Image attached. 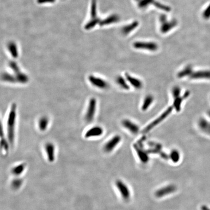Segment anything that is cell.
<instances>
[{
    "label": "cell",
    "mask_w": 210,
    "mask_h": 210,
    "mask_svg": "<svg viewBox=\"0 0 210 210\" xmlns=\"http://www.w3.org/2000/svg\"><path fill=\"white\" fill-rule=\"evenodd\" d=\"M16 103L11 105L6 121V132L5 135L9 141L10 146H13L15 143L16 136V124H17L18 108Z\"/></svg>",
    "instance_id": "cell-1"
},
{
    "label": "cell",
    "mask_w": 210,
    "mask_h": 210,
    "mask_svg": "<svg viewBox=\"0 0 210 210\" xmlns=\"http://www.w3.org/2000/svg\"><path fill=\"white\" fill-rule=\"evenodd\" d=\"M97 101L95 97L89 99L84 114V119L87 123L93 121L96 114Z\"/></svg>",
    "instance_id": "cell-2"
},
{
    "label": "cell",
    "mask_w": 210,
    "mask_h": 210,
    "mask_svg": "<svg viewBox=\"0 0 210 210\" xmlns=\"http://www.w3.org/2000/svg\"><path fill=\"white\" fill-rule=\"evenodd\" d=\"M87 79L92 86L101 90H106L109 87V84L106 80L94 74H89Z\"/></svg>",
    "instance_id": "cell-3"
},
{
    "label": "cell",
    "mask_w": 210,
    "mask_h": 210,
    "mask_svg": "<svg viewBox=\"0 0 210 210\" xmlns=\"http://www.w3.org/2000/svg\"><path fill=\"white\" fill-rule=\"evenodd\" d=\"M173 109L174 108L173 106L169 107L158 117L153 120V121L151 122L150 124H149L148 125H147L145 128V129L143 131V132L145 133H148L149 131H151L153 128L156 127L157 125H158L159 124L162 123L163 120H165L170 115V114H171Z\"/></svg>",
    "instance_id": "cell-4"
},
{
    "label": "cell",
    "mask_w": 210,
    "mask_h": 210,
    "mask_svg": "<svg viewBox=\"0 0 210 210\" xmlns=\"http://www.w3.org/2000/svg\"><path fill=\"white\" fill-rule=\"evenodd\" d=\"M160 21L161 22V31L163 33H166L177 24V22L176 19L172 21H167V17L165 14H162L160 17Z\"/></svg>",
    "instance_id": "cell-5"
},
{
    "label": "cell",
    "mask_w": 210,
    "mask_h": 210,
    "mask_svg": "<svg viewBox=\"0 0 210 210\" xmlns=\"http://www.w3.org/2000/svg\"><path fill=\"white\" fill-rule=\"evenodd\" d=\"M104 129L103 128L99 125H94L87 129L84 137L86 139L94 138L102 136L104 134Z\"/></svg>",
    "instance_id": "cell-6"
},
{
    "label": "cell",
    "mask_w": 210,
    "mask_h": 210,
    "mask_svg": "<svg viewBox=\"0 0 210 210\" xmlns=\"http://www.w3.org/2000/svg\"><path fill=\"white\" fill-rule=\"evenodd\" d=\"M121 140V137L119 135H116L112 137L103 145L104 151L108 153L111 152L119 145Z\"/></svg>",
    "instance_id": "cell-7"
},
{
    "label": "cell",
    "mask_w": 210,
    "mask_h": 210,
    "mask_svg": "<svg viewBox=\"0 0 210 210\" xmlns=\"http://www.w3.org/2000/svg\"><path fill=\"white\" fill-rule=\"evenodd\" d=\"M45 151L47 160L52 163L56 159V146L54 143L48 142L45 145Z\"/></svg>",
    "instance_id": "cell-8"
},
{
    "label": "cell",
    "mask_w": 210,
    "mask_h": 210,
    "mask_svg": "<svg viewBox=\"0 0 210 210\" xmlns=\"http://www.w3.org/2000/svg\"><path fill=\"white\" fill-rule=\"evenodd\" d=\"M115 185L123 199L125 200H129L131 197V194L128 186L121 180H117Z\"/></svg>",
    "instance_id": "cell-9"
},
{
    "label": "cell",
    "mask_w": 210,
    "mask_h": 210,
    "mask_svg": "<svg viewBox=\"0 0 210 210\" xmlns=\"http://www.w3.org/2000/svg\"><path fill=\"white\" fill-rule=\"evenodd\" d=\"M133 46L137 49L147 50L150 51H155L158 49V45L154 42H135Z\"/></svg>",
    "instance_id": "cell-10"
},
{
    "label": "cell",
    "mask_w": 210,
    "mask_h": 210,
    "mask_svg": "<svg viewBox=\"0 0 210 210\" xmlns=\"http://www.w3.org/2000/svg\"><path fill=\"white\" fill-rule=\"evenodd\" d=\"M177 190L176 186L173 184H170L168 186L163 187L158 189L155 192V196L157 197H162L168 194L173 193Z\"/></svg>",
    "instance_id": "cell-11"
},
{
    "label": "cell",
    "mask_w": 210,
    "mask_h": 210,
    "mask_svg": "<svg viewBox=\"0 0 210 210\" xmlns=\"http://www.w3.org/2000/svg\"><path fill=\"white\" fill-rule=\"evenodd\" d=\"M122 124L124 128L133 134H137L140 131L138 125L129 119H124L122 122Z\"/></svg>",
    "instance_id": "cell-12"
},
{
    "label": "cell",
    "mask_w": 210,
    "mask_h": 210,
    "mask_svg": "<svg viewBox=\"0 0 210 210\" xmlns=\"http://www.w3.org/2000/svg\"><path fill=\"white\" fill-rule=\"evenodd\" d=\"M125 77L129 85L134 89L140 90L143 87V83L139 78L133 76L128 73H125Z\"/></svg>",
    "instance_id": "cell-13"
},
{
    "label": "cell",
    "mask_w": 210,
    "mask_h": 210,
    "mask_svg": "<svg viewBox=\"0 0 210 210\" xmlns=\"http://www.w3.org/2000/svg\"><path fill=\"white\" fill-rule=\"evenodd\" d=\"M50 125L49 118L48 116H41L39 118L37 122V126L38 129L41 132H45L48 128Z\"/></svg>",
    "instance_id": "cell-14"
},
{
    "label": "cell",
    "mask_w": 210,
    "mask_h": 210,
    "mask_svg": "<svg viewBox=\"0 0 210 210\" xmlns=\"http://www.w3.org/2000/svg\"><path fill=\"white\" fill-rule=\"evenodd\" d=\"M134 148L137 151L138 156L141 162L144 163H146L149 160L148 155V151L142 149L141 145H140V146L137 145H135Z\"/></svg>",
    "instance_id": "cell-15"
},
{
    "label": "cell",
    "mask_w": 210,
    "mask_h": 210,
    "mask_svg": "<svg viewBox=\"0 0 210 210\" xmlns=\"http://www.w3.org/2000/svg\"><path fill=\"white\" fill-rule=\"evenodd\" d=\"M1 152L4 155L8 153L9 150V146L10 145L8 139L7 138L5 132H3V129L1 128Z\"/></svg>",
    "instance_id": "cell-16"
},
{
    "label": "cell",
    "mask_w": 210,
    "mask_h": 210,
    "mask_svg": "<svg viewBox=\"0 0 210 210\" xmlns=\"http://www.w3.org/2000/svg\"><path fill=\"white\" fill-rule=\"evenodd\" d=\"M189 95V93L188 91H186V93H184V95L183 96L177 97V98L174 99L173 104V107L174 108L176 111L177 112L180 111L181 110V105L183 103V101L184 99L188 97Z\"/></svg>",
    "instance_id": "cell-17"
},
{
    "label": "cell",
    "mask_w": 210,
    "mask_h": 210,
    "mask_svg": "<svg viewBox=\"0 0 210 210\" xmlns=\"http://www.w3.org/2000/svg\"><path fill=\"white\" fill-rule=\"evenodd\" d=\"M26 164L24 163H19L13 167L11 170L12 175L16 177H19L23 174L26 168Z\"/></svg>",
    "instance_id": "cell-18"
},
{
    "label": "cell",
    "mask_w": 210,
    "mask_h": 210,
    "mask_svg": "<svg viewBox=\"0 0 210 210\" xmlns=\"http://www.w3.org/2000/svg\"><path fill=\"white\" fill-rule=\"evenodd\" d=\"M120 21V17L118 15L113 14L108 16L104 20L100 21L99 24L100 26H104L107 25L111 24L115 22H118Z\"/></svg>",
    "instance_id": "cell-19"
},
{
    "label": "cell",
    "mask_w": 210,
    "mask_h": 210,
    "mask_svg": "<svg viewBox=\"0 0 210 210\" xmlns=\"http://www.w3.org/2000/svg\"><path fill=\"white\" fill-rule=\"evenodd\" d=\"M154 96L151 94H148L146 95L142 101V105L141 107V109L142 111H147L150 106H151L154 102Z\"/></svg>",
    "instance_id": "cell-20"
},
{
    "label": "cell",
    "mask_w": 210,
    "mask_h": 210,
    "mask_svg": "<svg viewBox=\"0 0 210 210\" xmlns=\"http://www.w3.org/2000/svg\"><path fill=\"white\" fill-rule=\"evenodd\" d=\"M115 82L122 89L125 90H128L130 88V85L128 83L125 76L124 77L121 76H117L115 79Z\"/></svg>",
    "instance_id": "cell-21"
},
{
    "label": "cell",
    "mask_w": 210,
    "mask_h": 210,
    "mask_svg": "<svg viewBox=\"0 0 210 210\" xmlns=\"http://www.w3.org/2000/svg\"><path fill=\"white\" fill-rule=\"evenodd\" d=\"M193 73V71L192 69V66L190 65H187L179 72L177 74V76L179 78H183L186 76L190 77Z\"/></svg>",
    "instance_id": "cell-22"
},
{
    "label": "cell",
    "mask_w": 210,
    "mask_h": 210,
    "mask_svg": "<svg viewBox=\"0 0 210 210\" xmlns=\"http://www.w3.org/2000/svg\"><path fill=\"white\" fill-rule=\"evenodd\" d=\"M138 25L139 22L137 21H134L131 24L124 26L122 29V32L124 35H127L131 33L135 29H136Z\"/></svg>",
    "instance_id": "cell-23"
},
{
    "label": "cell",
    "mask_w": 210,
    "mask_h": 210,
    "mask_svg": "<svg viewBox=\"0 0 210 210\" xmlns=\"http://www.w3.org/2000/svg\"><path fill=\"white\" fill-rule=\"evenodd\" d=\"M8 51L11 56L14 59H17L19 56L18 47L16 43L14 42H10L7 45Z\"/></svg>",
    "instance_id": "cell-24"
},
{
    "label": "cell",
    "mask_w": 210,
    "mask_h": 210,
    "mask_svg": "<svg viewBox=\"0 0 210 210\" xmlns=\"http://www.w3.org/2000/svg\"><path fill=\"white\" fill-rule=\"evenodd\" d=\"M210 76V72L208 71H197L194 72L191 75L190 78L193 79L201 78H209Z\"/></svg>",
    "instance_id": "cell-25"
},
{
    "label": "cell",
    "mask_w": 210,
    "mask_h": 210,
    "mask_svg": "<svg viewBox=\"0 0 210 210\" xmlns=\"http://www.w3.org/2000/svg\"><path fill=\"white\" fill-rule=\"evenodd\" d=\"M23 183L24 180L22 179L19 177H16V179H14L11 183V187L13 190H17L21 188L23 184Z\"/></svg>",
    "instance_id": "cell-26"
},
{
    "label": "cell",
    "mask_w": 210,
    "mask_h": 210,
    "mask_svg": "<svg viewBox=\"0 0 210 210\" xmlns=\"http://www.w3.org/2000/svg\"><path fill=\"white\" fill-rule=\"evenodd\" d=\"M138 2L139 7L141 9H145L150 4H154L155 1L154 0H139Z\"/></svg>",
    "instance_id": "cell-27"
},
{
    "label": "cell",
    "mask_w": 210,
    "mask_h": 210,
    "mask_svg": "<svg viewBox=\"0 0 210 210\" xmlns=\"http://www.w3.org/2000/svg\"><path fill=\"white\" fill-rule=\"evenodd\" d=\"M100 22V20L97 17L95 18L92 19L90 21H89V22H88L85 25V28L86 30L92 29L97 24H99Z\"/></svg>",
    "instance_id": "cell-28"
},
{
    "label": "cell",
    "mask_w": 210,
    "mask_h": 210,
    "mask_svg": "<svg viewBox=\"0 0 210 210\" xmlns=\"http://www.w3.org/2000/svg\"><path fill=\"white\" fill-rule=\"evenodd\" d=\"M169 157L171 159V161H172L173 163H177L180 160V153L177 150L174 149V150H173L170 153V154L169 155Z\"/></svg>",
    "instance_id": "cell-29"
},
{
    "label": "cell",
    "mask_w": 210,
    "mask_h": 210,
    "mask_svg": "<svg viewBox=\"0 0 210 210\" xmlns=\"http://www.w3.org/2000/svg\"><path fill=\"white\" fill-rule=\"evenodd\" d=\"M8 65H9V68L11 70H12V73H18L22 71L20 67L19 66L16 62L11 61L9 62Z\"/></svg>",
    "instance_id": "cell-30"
},
{
    "label": "cell",
    "mask_w": 210,
    "mask_h": 210,
    "mask_svg": "<svg viewBox=\"0 0 210 210\" xmlns=\"http://www.w3.org/2000/svg\"><path fill=\"white\" fill-rule=\"evenodd\" d=\"M181 91V89L180 87L176 86H174L173 88L172 89V94L174 99L181 96L180 95Z\"/></svg>",
    "instance_id": "cell-31"
},
{
    "label": "cell",
    "mask_w": 210,
    "mask_h": 210,
    "mask_svg": "<svg viewBox=\"0 0 210 210\" xmlns=\"http://www.w3.org/2000/svg\"><path fill=\"white\" fill-rule=\"evenodd\" d=\"M96 1L92 0L91 6V16L92 19L97 18Z\"/></svg>",
    "instance_id": "cell-32"
},
{
    "label": "cell",
    "mask_w": 210,
    "mask_h": 210,
    "mask_svg": "<svg viewBox=\"0 0 210 210\" xmlns=\"http://www.w3.org/2000/svg\"><path fill=\"white\" fill-rule=\"evenodd\" d=\"M154 5L156 7L158 8L163 10L165 11H169L171 10V8H170L169 7L166 5L163 4L161 3H159L158 1H156L154 3Z\"/></svg>",
    "instance_id": "cell-33"
},
{
    "label": "cell",
    "mask_w": 210,
    "mask_h": 210,
    "mask_svg": "<svg viewBox=\"0 0 210 210\" xmlns=\"http://www.w3.org/2000/svg\"><path fill=\"white\" fill-rule=\"evenodd\" d=\"M203 17L205 19L210 18V4L206 7L203 13Z\"/></svg>",
    "instance_id": "cell-34"
},
{
    "label": "cell",
    "mask_w": 210,
    "mask_h": 210,
    "mask_svg": "<svg viewBox=\"0 0 210 210\" xmlns=\"http://www.w3.org/2000/svg\"><path fill=\"white\" fill-rule=\"evenodd\" d=\"M55 1V0H38V3L39 4H45V3H52Z\"/></svg>",
    "instance_id": "cell-35"
},
{
    "label": "cell",
    "mask_w": 210,
    "mask_h": 210,
    "mask_svg": "<svg viewBox=\"0 0 210 210\" xmlns=\"http://www.w3.org/2000/svg\"><path fill=\"white\" fill-rule=\"evenodd\" d=\"M136 1H138L139 0H136Z\"/></svg>",
    "instance_id": "cell-36"
}]
</instances>
